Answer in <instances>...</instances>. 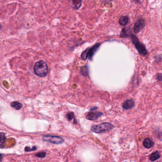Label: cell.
<instances>
[{"instance_id":"cell-4","label":"cell","mask_w":162,"mask_h":162,"mask_svg":"<svg viewBox=\"0 0 162 162\" xmlns=\"http://www.w3.org/2000/svg\"><path fill=\"white\" fill-rule=\"evenodd\" d=\"M100 45L101 43H98L96 44L95 45L93 46L91 48H87L85 49L81 55V58L82 60H86V59L89 58V60H92L93 57L96 53V52L98 51V48H100Z\"/></svg>"},{"instance_id":"cell-10","label":"cell","mask_w":162,"mask_h":162,"mask_svg":"<svg viewBox=\"0 0 162 162\" xmlns=\"http://www.w3.org/2000/svg\"><path fill=\"white\" fill-rule=\"evenodd\" d=\"M143 146L146 148H150L152 146H154V143L151 139L147 138L144 139L143 142Z\"/></svg>"},{"instance_id":"cell-1","label":"cell","mask_w":162,"mask_h":162,"mask_svg":"<svg viewBox=\"0 0 162 162\" xmlns=\"http://www.w3.org/2000/svg\"><path fill=\"white\" fill-rule=\"evenodd\" d=\"M34 71L36 75L40 77H44L48 74V65L43 60L38 61L36 63L34 66Z\"/></svg>"},{"instance_id":"cell-18","label":"cell","mask_w":162,"mask_h":162,"mask_svg":"<svg viewBox=\"0 0 162 162\" xmlns=\"http://www.w3.org/2000/svg\"><path fill=\"white\" fill-rule=\"evenodd\" d=\"M37 149V148L36 146H33V148H31L30 147H28V146H26L25 148V151L26 152H30L33 151H34V150H36Z\"/></svg>"},{"instance_id":"cell-13","label":"cell","mask_w":162,"mask_h":162,"mask_svg":"<svg viewBox=\"0 0 162 162\" xmlns=\"http://www.w3.org/2000/svg\"><path fill=\"white\" fill-rule=\"evenodd\" d=\"M6 138L4 133H0V148H3L4 147V143L5 142Z\"/></svg>"},{"instance_id":"cell-12","label":"cell","mask_w":162,"mask_h":162,"mask_svg":"<svg viewBox=\"0 0 162 162\" xmlns=\"http://www.w3.org/2000/svg\"><path fill=\"white\" fill-rule=\"evenodd\" d=\"M160 157V154L159 152L157 151L153 153L150 155L149 160L151 161H156L158 159H159Z\"/></svg>"},{"instance_id":"cell-16","label":"cell","mask_w":162,"mask_h":162,"mask_svg":"<svg viewBox=\"0 0 162 162\" xmlns=\"http://www.w3.org/2000/svg\"><path fill=\"white\" fill-rule=\"evenodd\" d=\"M66 117H67V119L68 121H71L73 119H74V113L73 112H70V113H68L67 115H66Z\"/></svg>"},{"instance_id":"cell-8","label":"cell","mask_w":162,"mask_h":162,"mask_svg":"<svg viewBox=\"0 0 162 162\" xmlns=\"http://www.w3.org/2000/svg\"><path fill=\"white\" fill-rule=\"evenodd\" d=\"M135 106V103L133 100H126L123 104V108L124 109L127 110V109H130L133 108Z\"/></svg>"},{"instance_id":"cell-5","label":"cell","mask_w":162,"mask_h":162,"mask_svg":"<svg viewBox=\"0 0 162 162\" xmlns=\"http://www.w3.org/2000/svg\"><path fill=\"white\" fill-rule=\"evenodd\" d=\"M44 141L49 142L54 144H60L64 142V139L60 136H45L42 138Z\"/></svg>"},{"instance_id":"cell-20","label":"cell","mask_w":162,"mask_h":162,"mask_svg":"<svg viewBox=\"0 0 162 162\" xmlns=\"http://www.w3.org/2000/svg\"><path fill=\"white\" fill-rule=\"evenodd\" d=\"M98 108H97V107H94V108H92L90 109V110L91 111H93L95 110H96Z\"/></svg>"},{"instance_id":"cell-19","label":"cell","mask_w":162,"mask_h":162,"mask_svg":"<svg viewBox=\"0 0 162 162\" xmlns=\"http://www.w3.org/2000/svg\"><path fill=\"white\" fill-rule=\"evenodd\" d=\"M104 3H109V2H111V1H112L113 0H101Z\"/></svg>"},{"instance_id":"cell-3","label":"cell","mask_w":162,"mask_h":162,"mask_svg":"<svg viewBox=\"0 0 162 162\" xmlns=\"http://www.w3.org/2000/svg\"><path fill=\"white\" fill-rule=\"evenodd\" d=\"M114 125L109 123H103L98 125H93L91 127V130L96 133H102L110 131L113 128Z\"/></svg>"},{"instance_id":"cell-21","label":"cell","mask_w":162,"mask_h":162,"mask_svg":"<svg viewBox=\"0 0 162 162\" xmlns=\"http://www.w3.org/2000/svg\"><path fill=\"white\" fill-rule=\"evenodd\" d=\"M2 158H3V155L0 154V162L2 161Z\"/></svg>"},{"instance_id":"cell-6","label":"cell","mask_w":162,"mask_h":162,"mask_svg":"<svg viewBox=\"0 0 162 162\" xmlns=\"http://www.w3.org/2000/svg\"><path fill=\"white\" fill-rule=\"evenodd\" d=\"M145 25H146V22L144 20L142 19L137 20L134 26V32L136 34L139 33L144 27Z\"/></svg>"},{"instance_id":"cell-11","label":"cell","mask_w":162,"mask_h":162,"mask_svg":"<svg viewBox=\"0 0 162 162\" xmlns=\"http://www.w3.org/2000/svg\"><path fill=\"white\" fill-rule=\"evenodd\" d=\"M129 22V18L128 16H123L120 18L119 20V23L120 25L125 26L127 25Z\"/></svg>"},{"instance_id":"cell-9","label":"cell","mask_w":162,"mask_h":162,"mask_svg":"<svg viewBox=\"0 0 162 162\" xmlns=\"http://www.w3.org/2000/svg\"><path fill=\"white\" fill-rule=\"evenodd\" d=\"M131 33H132L130 28H124L122 30L120 36L121 38H127L130 37Z\"/></svg>"},{"instance_id":"cell-17","label":"cell","mask_w":162,"mask_h":162,"mask_svg":"<svg viewBox=\"0 0 162 162\" xmlns=\"http://www.w3.org/2000/svg\"><path fill=\"white\" fill-rule=\"evenodd\" d=\"M36 156L39 157H41V158H43L45 157L46 156V153L44 152H41L38 153L36 155Z\"/></svg>"},{"instance_id":"cell-14","label":"cell","mask_w":162,"mask_h":162,"mask_svg":"<svg viewBox=\"0 0 162 162\" xmlns=\"http://www.w3.org/2000/svg\"><path fill=\"white\" fill-rule=\"evenodd\" d=\"M72 4L76 10H78L82 5V0H72Z\"/></svg>"},{"instance_id":"cell-2","label":"cell","mask_w":162,"mask_h":162,"mask_svg":"<svg viewBox=\"0 0 162 162\" xmlns=\"http://www.w3.org/2000/svg\"><path fill=\"white\" fill-rule=\"evenodd\" d=\"M130 37H131L132 43L135 46V48H136V49L139 52V54L142 56H146L147 54V52L144 45L139 41L138 37L132 33L130 36Z\"/></svg>"},{"instance_id":"cell-15","label":"cell","mask_w":162,"mask_h":162,"mask_svg":"<svg viewBox=\"0 0 162 162\" xmlns=\"http://www.w3.org/2000/svg\"><path fill=\"white\" fill-rule=\"evenodd\" d=\"M11 106L17 110H19L22 107V104L18 101H14L11 104Z\"/></svg>"},{"instance_id":"cell-7","label":"cell","mask_w":162,"mask_h":162,"mask_svg":"<svg viewBox=\"0 0 162 162\" xmlns=\"http://www.w3.org/2000/svg\"><path fill=\"white\" fill-rule=\"evenodd\" d=\"M103 115V113L101 112H90L87 113V114L86 115V118L88 120H92V121L96 120Z\"/></svg>"}]
</instances>
